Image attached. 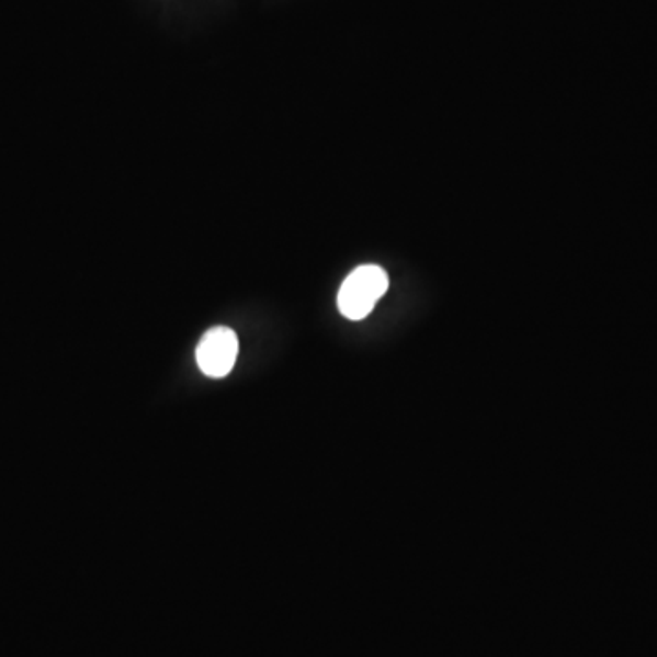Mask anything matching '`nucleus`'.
Here are the masks:
<instances>
[{
  "mask_svg": "<svg viewBox=\"0 0 657 657\" xmlns=\"http://www.w3.org/2000/svg\"><path fill=\"white\" fill-rule=\"evenodd\" d=\"M389 277L378 265H362L354 269L338 293V309L348 320H364L375 309L378 299L387 293Z\"/></svg>",
  "mask_w": 657,
  "mask_h": 657,
  "instance_id": "obj_1",
  "label": "nucleus"
},
{
  "mask_svg": "<svg viewBox=\"0 0 657 657\" xmlns=\"http://www.w3.org/2000/svg\"><path fill=\"white\" fill-rule=\"evenodd\" d=\"M238 337L228 327H214L205 332L196 349L200 370L211 378H223L233 371L238 359Z\"/></svg>",
  "mask_w": 657,
  "mask_h": 657,
  "instance_id": "obj_2",
  "label": "nucleus"
}]
</instances>
